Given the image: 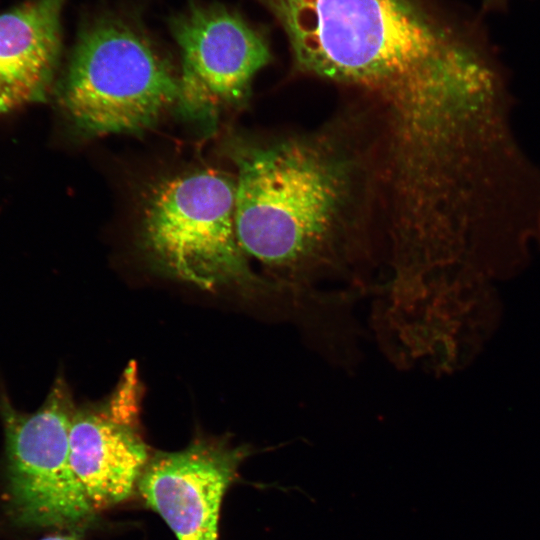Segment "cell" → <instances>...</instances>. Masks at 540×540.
<instances>
[{
	"label": "cell",
	"mask_w": 540,
	"mask_h": 540,
	"mask_svg": "<svg viewBox=\"0 0 540 540\" xmlns=\"http://www.w3.org/2000/svg\"><path fill=\"white\" fill-rule=\"evenodd\" d=\"M495 0H485V3L493 2Z\"/></svg>",
	"instance_id": "obj_11"
},
{
	"label": "cell",
	"mask_w": 540,
	"mask_h": 540,
	"mask_svg": "<svg viewBox=\"0 0 540 540\" xmlns=\"http://www.w3.org/2000/svg\"><path fill=\"white\" fill-rule=\"evenodd\" d=\"M142 392L132 361L107 397L74 413L70 463L95 510L127 499L150 459L140 434Z\"/></svg>",
	"instance_id": "obj_7"
},
{
	"label": "cell",
	"mask_w": 540,
	"mask_h": 540,
	"mask_svg": "<svg viewBox=\"0 0 540 540\" xmlns=\"http://www.w3.org/2000/svg\"><path fill=\"white\" fill-rule=\"evenodd\" d=\"M318 148L287 140L237 157L239 243L293 303L318 295V283L343 272L346 262L339 219L348 178L342 164Z\"/></svg>",
	"instance_id": "obj_2"
},
{
	"label": "cell",
	"mask_w": 540,
	"mask_h": 540,
	"mask_svg": "<svg viewBox=\"0 0 540 540\" xmlns=\"http://www.w3.org/2000/svg\"><path fill=\"white\" fill-rule=\"evenodd\" d=\"M39 540H80L76 535L74 534H52L45 536Z\"/></svg>",
	"instance_id": "obj_10"
},
{
	"label": "cell",
	"mask_w": 540,
	"mask_h": 540,
	"mask_svg": "<svg viewBox=\"0 0 540 540\" xmlns=\"http://www.w3.org/2000/svg\"><path fill=\"white\" fill-rule=\"evenodd\" d=\"M179 100V75L134 21L116 14L89 21L78 36L60 101L90 136L140 133Z\"/></svg>",
	"instance_id": "obj_4"
},
{
	"label": "cell",
	"mask_w": 540,
	"mask_h": 540,
	"mask_svg": "<svg viewBox=\"0 0 540 540\" xmlns=\"http://www.w3.org/2000/svg\"><path fill=\"white\" fill-rule=\"evenodd\" d=\"M65 0H31L0 13V114L44 101L61 50Z\"/></svg>",
	"instance_id": "obj_9"
},
{
	"label": "cell",
	"mask_w": 540,
	"mask_h": 540,
	"mask_svg": "<svg viewBox=\"0 0 540 540\" xmlns=\"http://www.w3.org/2000/svg\"><path fill=\"white\" fill-rule=\"evenodd\" d=\"M258 1L299 68L379 92L411 140L447 118L480 59L419 0Z\"/></svg>",
	"instance_id": "obj_1"
},
{
	"label": "cell",
	"mask_w": 540,
	"mask_h": 540,
	"mask_svg": "<svg viewBox=\"0 0 540 540\" xmlns=\"http://www.w3.org/2000/svg\"><path fill=\"white\" fill-rule=\"evenodd\" d=\"M76 408L61 375L34 413L17 410L5 393L0 394L8 503L21 524L72 529L94 515L95 508L70 463L69 436Z\"/></svg>",
	"instance_id": "obj_5"
},
{
	"label": "cell",
	"mask_w": 540,
	"mask_h": 540,
	"mask_svg": "<svg viewBox=\"0 0 540 540\" xmlns=\"http://www.w3.org/2000/svg\"><path fill=\"white\" fill-rule=\"evenodd\" d=\"M140 244L159 271L202 290L288 299L251 269L237 236L235 179L222 171L202 169L155 185L142 208Z\"/></svg>",
	"instance_id": "obj_3"
},
{
	"label": "cell",
	"mask_w": 540,
	"mask_h": 540,
	"mask_svg": "<svg viewBox=\"0 0 540 540\" xmlns=\"http://www.w3.org/2000/svg\"><path fill=\"white\" fill-rule=\"evenodd\" d=\"M250 455L247 445L195 439L184 449L150 457L137 486L178 540H218L224 495Z\"/></svg>",
	"instance_id": "obj_8"
},
{
	"label": "cell",
	"mask_w": 540,
	"mask_h": 540,
	"mask_svg": "<svg viewBox=\"0 0 540 540\" xmlns=\"http://www.w3.org/2000/svg\"><path fill=\"white\" fill-rule=\"evenodd\" d=\"M168 23L182 59L178 106L188 116L212 118L241 101L270 61L264 36L226 6L191 3Z\"/></svg>",
	"instance_id": "obj_6"
}]
</instances>
